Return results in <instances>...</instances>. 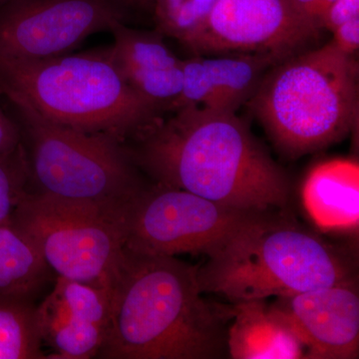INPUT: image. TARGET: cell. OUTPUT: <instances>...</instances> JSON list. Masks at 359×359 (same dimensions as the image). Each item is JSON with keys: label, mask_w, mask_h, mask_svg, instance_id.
Returning a JSON list of instances; mask_svg holds the SVG:
<instances>
[{"label": "cell", "mask_w": 359, "mask_h": 359, "mask_svg": "<svg viewBox=\"0 0 359 359\" xmlns=\"http://www.w3.org/2000/svg\"><path fill=\"white\" fill-rule=\"evenodd\" d=\"M131 141L135 164L154 184L243 211L289 204L290 177L237 113L185 106Z\"/></svg>", "instance_id": "1"}, {"label": "cell", "mask_w": 359, "mask_h": 359, "mask_svg": "<svg viewBox=\"0 0 359 359\" xmlns=\"http://www.w3.org/2000/svg\"><path fill=\"white\" fill-rule=\"evenodd\" d=\"M226 353L223 316L203 297L198 266L124 247L97 358L215 359Z\"/></svg>", "instance_id": "2"}, {"label": "cell", "mask_w": 359, "mask_h": 359, "mask_svg": "<svg viewBox=\"0 0 359 359\" xmlns=\"http://www.w3.org/2000/svg\"><path fill=\"white\" fill-rule=\"evenodd\" d=\"M205 257L201 290L231 304L356 282L346 252L276 211L243 224Z\"/></svg>", "instance_id": "3"}, {"label": "cell", "mask_w": 359, "mask_h": 359, "mask_svg": "<svg viewBox=\"0 0 359 359\" xmlns=\"http://www.w3.org/2000/svg\"><path fill=\"white\" fill-rule=\"evenodd\" d=\"M0 95L25 101L55 124L125 144L162 117L127 82L109 47L40 60L0 58Z\"/></svg>", "instance_id": "4"}, {"label": "cell", "mask_w": 359, "mask_h": 359, "mask_svg": "<svg viewBox=\"0 0 359 359\" xmlns=\"http://www.w3.org/2000/svg\"><path fill=\"white\" fill-rule=\"evenodd\" d=\"M358 63L332 42L271 66L248 105L289 159L344 140L358 124Z\"/></svg>", "instance_id": "5"}, {"label": "cell", "mask_w": 359, "mask_h": 359, "mask_svg": "<svg viewBox=\"0 0 359 359\" xmlns=\"http://www.w3.org/2000/svg\"><path fill=\"white\" fill-rule=\"evenodd\" d=\"M13 106L29 171L30 191L124 212L144 187L126 144L48 121L25 101Z\"/></svg>", "instance_id": "6"}, {"label": "cell", "mask_w": 359, "mask_h": 359, "mask_svg": "<svg viewBox=\"0 0 359 359\" xmlns=\"http://www.w3.org/2000/svg\"><path fill=\"white\" fill-rule=\"evenodd\" d=\"M13 224L56 276L110 290L124 250L121 212L29 191Z\"/></svg>", "instance_id": "7"}, {"label": "cell", "mask_w": 359, "mask_h": 359, "mask_svg": "<svg viewBox=\"0 0 359 359\" xmlns=\"http://www.w3.org/2000/svg\"><path fill=\"white\" fill-rule=\"evenodd\" d=\"M261 214L226 207L181 189L146 185L123 212L124 247L141 254L205 256Z\"/></svg>", "instance_id": "8"}, {"label": "cell", "mask_w": 359, "mask_h": 359, "mask_svg": "<svg viewBox=\"0 0 359 359\" xmlns=\"http://www.w3.org/2000/svg\"><path fill=\"white\" fill-rule=\"evenodd\" d=\"M320 32L294 0H216L178 40L196 55L262 54L280 61Z\"/></svg>", "instance_id": "9"}, {"label": "cell", "mask_w": 359, "mask_h": 359, "mask_svg": "<svg viewBox=\"0 0 359 359\" xmlns=\"http://www.w3.org/2000/svg\"><path fill=\"white\" fill-rule=\"evenodd\" d=\"M112 0H8L0 4V58L40 60L70 53L125 22Z\"/></svg>", "instance_id": "10"}, {"label": "cell", "mask_w": 359, "mask_h": 359, "mask_svg": "<svg viewBox=\"0 0 359 359\" xmlns=\"http://www.w3.org/2000/svg\"><path fill=\"white\" fill-rule=\"evenodd\" d=\"M271 304L294 328L309 359H354L359 353L358 283L276 297Z\"/></svg>", "instance_id": "11"}, {"label": "cell", "mask_w": 359, "mask_h": 359, "mask_svg": "<svg viewBox=\"0 0 359 359\" xmlns=\"http://www.w3.org/2000/svg\"><path fill=\"white\" fill-rule=\"evenodd\" d=\"M110 290L57 276L50 294L37 306L47 358H97L107 334Z\"/></svg>", "instance_id": "12"}, {"label": "cell", "mask_w": 359, "mask_h": 359, "mask_svg": "<svg viewBox=\"0 0 359 359\" xmlns=\"http://www.w3.org/2000/svg\"><path fill=\"white\" fill-rule=\"evenodd\" d=\"M276 59L262 54L196 55L183 60V85L173 111L185 106L237 113Z\"/></svg>", "instance_id": "13"}, {"label": "cell", "mask_w": 359, "mask_h": 359, "mask_svg": "<svg viewBox=\"0 0 359 359\" xmlns=\"http://www.w3.org/2000/svg\"><path fill=\"white\" fill-rule=\"evenodd\" d=\"M110 32L111 54L132 88L162 112L173 110L183 85V60L159 33L134 29L125 22Z\"/></svg>", "instance_id": "14"}, {"label": "cell", "mask_w": 359, "mask_h": 359, "mask_svg": "<svg viewBox=\"0 0 359 359\" xmlns=\"http://www.w3.org/2000/svg\"><path fill=\"white\" fill-rule=\"evenodd\" d=\"M302 201L309 219L321 231L358 233V160L334 158L314 165L302 184Z\"/></svg>", "instance_id": "15"}, {"label": "cell", "mask_w": 359, "mask_h": 359, "mask_svg": "<svg viewBox=\"0 0 359 359\" xmlns=\"http://www.w3.org/2000/svg\"><path fill=\"white\" fill-rule=\"evenodd\" d=\"M226 351L233 359L306 358V347L287 320L264 299L233 304Z\"/></svg>", "instance_id": "16"}, {"label": "cell", "mask_w": 359, "mask_h": 359, "mask_svg": "<svg viewBox=\"0 0 359 359\" xmlns=\"http://www.w3.org/2000/svg\"><path fill=\"white\" fill-rule=\"evenodd\" d=\"M50 271L22 231L13 224L0 226V299L34 302Z\"/></svg>", "instance_id": "17"}, {"label": "cell", "mask_w": 359, "mask_h": 359, "mask_svg": "<svg viewBox=\"0 0 359 359\" xmlns=\"http://www.w3.org/2000/svg\"><path fill=\"white\" fill-rule=\"evenodd\" d=\"M41 334L34 302L0 299V359H42Z\"/></svg>", "instance_id": "18"}, {"label": "cell", "mask_w": 359, "mask_h": 359, "mask_svg": "<svg viewBox=\"0 0 359 359\" xmlns=\"http://www.w3.org/2000/svg\"><path fill=\"white\" fill-rule=\"evenodd\" d=\"M29 171L22 144L0 156V226L13 224L18 205L29 192Z\"/></svg>", "instance_id": "19"}, {"label": "cell", "mask_w": 359, "mask_h": 359, "mask_svg": "<svg viewBox=\"0 0 359 359\" xmlns=\"http://www.w3.org/2000/svg\"><path fill=\"white\" fill-rule=\"evenodd\" d=\"M359 16V0H335L321 18L320 29L332 32L342 23Z\"/></svg>", "instance_id": "20"}, {"label": "cell", "mask_w": 359, "mask_h": 359, "mask_svg": "<svg viewBox=\"0 0 359 359\" xmlns=\"http://www.w3.org/2000/svg\"><path fill=\"white\" fill-rule=\"evenodd\" d=\"M332 44L346 55L354 56L359 48V16L342 23L332 32Z\"/></svg>", "instance_id": "21"}, {"label": "cell", "mask_w": 359, "mask_h": 359, "mask_svg": "<svg viewBox=\"0 0 359 359\" xmlns=\"http://www.w3.org/2000/svg\"><path fill=\"white\" fill-rule=\"evenodd\" d=\"M20 144L21 133L18 123L13 121L0 108V156L13 152Z\"/></svg>", "instance_id": "22"}, {"label": "cell", "mask_w": 359, "mask_h": 359, "mask_svg": "<svg viewBox=\"0 0 359 359\" xmlns=\"http://www.w3.org/2000/svg\"><path fill=\"white\" fill-rule=\"evenodd\" d=\"M334 1L335 0H294V4L302 15L320 28L321 18Z\"/></svg>", "instance_id": "23"}, {"label": "cell", "mask_w": 359, "mask_h": 359, "mask_svg": "<svg viewBox=\"0 0 359 359\" xmlns=\"http://www.w3.org/2000/svg\"><path fill=\"white\" fill-rule=\"evenodd\" d=\"M118 6L127 11L131 6L152 7L154 9L156 0H112Z\"/></svg>", "instance_id": "24"}, {"label": "cell", "mask_w": 359, "mask_h": 359, "mask_svg": "<svg viewBox=\"0 0 359 359\" xmlns=\"http://www.w3.org/2000/svg\"><path fill=\"white\" fill-rule=\"evenodd\" d=\"M8 1V0H0V4H4V2Z\"/></svg>", "instance_id": "25"}]
</instances>
